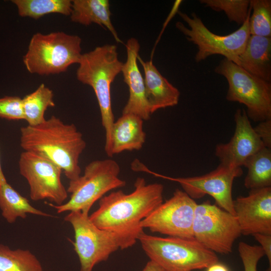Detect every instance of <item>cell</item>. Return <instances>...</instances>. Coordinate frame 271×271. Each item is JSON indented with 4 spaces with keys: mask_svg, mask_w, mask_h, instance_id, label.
Instances as JSON below:
<instances>
[{
    "mask_svg": "<svg viewBox=\"0 0 271 271\" xmlns=\"http://www.w3.org/2000/svg\"><path fill=\"white\" fill-rule=\"evenodd\" d=\"M134 187L129 194L118 190L104 196L99 200L98 209L89 216L99 229L120 236L128 248L134 244L144 232L142 221L163 202L161 184H147L144 178L139 177Z\"/></svg>",
    "mask_w": 271,
    "mask_h": 271,
    "instance_id": "obj_1",
    "label": "cell"
},
{
    "mask_svg": "<svg viewBox=\"0 0 271 271\" xmlns=\"http://www.w3.org/2000/svg\"><path fill=\"white\" fill-rule=\"evenodd\" d=\"M20 132L24 151L38 154L57 165L69 182L80 177L79 158L86 144L74 124L52 115L38 125L22 126Z\"/></svg>",
    "mask_w": 271,
    "mask_h": 271,
    "instance_id": "obj_2",
    "label": "cell"
},
{
    "mask_svg": "<svg viewBox=\"0 0 271 271\" xmlns=\"http://www.w3.org/2000/svg\"><path fill=\"white\" fill-rule=\"evenodd\" d=\"M78 64L77 79L91 87L95 93L105 132L104 150L107 156L111 157L110 136L114 118L110 86L116 76L121 72L123 63L118 58L116 46L106 44L82 54Z\"/></svg>",
    "mask_w": 271,
    "mask_h": 271,
    "instance_id": "obj_3",
    "label": "cell"
},
{
    "mask_svg": "<svg viewBox=\"0 0 271 271\" xmlns=\"http://www.w3.org/2000/svg\"><path fill=\"white\" fill-rule=\"evenodd\" d=\"M143 249L165 271H193L218 262L216 253L194 238L159 237L143 232L138 237Z\"/></svg>",
    "mask_w": 271,
    "mask_h": 271,
    "instance_id": "obj_4",
    "label": "cell"
},
{
    "mask_svg": "<svg viewBox=\"0 0 271 271\" xmlns=\"http://www.w3.org/2000/svg\"><path fill=\"white\" fill-rule=\"evenodd\" d=\"M81 43L78 36L63 32L37 33L23 56L24 64L32 74L48 75L65 72L72 64L79 63L82 54Z\"/></svg>",
    "mask_w": 271,
    "mask_h": 271,
    "instance_id": "obj_5",
    "label": "cell"
},
{
    "mask_svg": "<svg viewBox=\"0 0 271 271\" xmlns=\"http://www.w3.org/2000/svg\"><path fill=\"white\" fill-rule=\"evenodd\" d=\"M120 171L118 164L112 159L93 161L85 167L82 176L69 182L67 190L71 195L66 203L48 204L58 213L66 211L88 213L94 203L106 193L125 186L126 182L118 177Z\"/></svg>",
    "mask_w": 271,
    "mask_h": 271,
    "instance_id": "obj_6",
    "label": "cell"
},
{
    "mask_svg": "<svg viewBox=\"0 0 271 271\" xmlns=\"http://www.w3.org/2000/svg\"><path fill=\"white\" fill-rule=\"evenodd\" d=\"M250 12L241 26L227 35H219L211 32L194 13L189 17L185 13L178 12L189 28L180 22L176 23V27L186 36L189 41L197 46L198 51L195 58L197 62L217 54L223 55L225 58L238 65L239 57L250 35L249 28Z\"/></svg>",
    "mask_w": 271,
    "mask_h": 271,
    "instance_id": "obj_7",
    "label": "cell"
},
{
    "mask_svg": "<svg viewBox=\"0 0 271 271\" xmlns=\"http://www.w3.org/2000/svg\"><path fill=\"white\" fill-rule=\"evenodd\" d=\"M215 71L227 80L226 99L247 107L246 114L254 121L271 119V83L254 76L226 58Z\"/></svg>",
    "mask_w": 271,
    "mask_h": 271,
    "instance_id": "obj_8",
    "label": "cell"
},
{
    "mask_svg": "<svg viewBox=\"0 0 271 271\" xmlns=\"http://www.w3.org/2000/svg\"><path fill=\"white\" fill-rule=\"evenodd\" d=\"M64 219L74 230V249L79 259L80 271H92L95 265L106 261L118 249L128 248L120 236L96 227L87 213L71 211Z\"/></svg>",
    "mask_w": 271,
    "mask_h": 271,
    "instance_id": "obj_9",
    "label": "cell"
},
{
    "mask_svg": "<svg viewBox=\"0 0 271 271\" xmlns=\"http://www.w3.org/2000/svg\"><path fill=\"white\" fill-rule=\"evenodd\" d=\"M193 237L215 253L232 252L241 234L236 217L208 201L197 204L193 223Z\"/></svg>",
    "mask_w": 271,
    "mask_h": 271,
    "instance_id": "obj_10",
    "label": "cell"
},
{
    "mask_svg": "<svg viewBox=\"0 0 271 271\" xmlns=\"http://www.w3.org/2000/svg\"><path fill=\"white\" fill-rule=\"evenodd\" d=\"M197 204L186 192L177 189L170 199L142 221L141 226L169 236L194 238L193 223Z\"/></svg>",
    "mask_w": 271,
    "mask_h": 271,
    "instance_id": "obj_11",
    "label": "cell"
},
{
    "mask_svg": "<svg viewBox=\"0 0 271 271\" xmlns=\"http://www.w3.org/2000/svg\"><path fill=\"white\" fill-rule=\"evenodd\" d=\"M21 175L27 181L33 201L48 199L60 205L67 198L68 192L61 181L62 169L44 157L23 152L19 160Z\"/></svg>",
    "mask_w": 271,
    "mask_h": 271,
    "instance_id": "obj_12",
    "label": "cell"
},
{
    "mask_svg": "<svg viewBox=\"0 0 271 271\" xmlns=\"http://www.w3.org/2000/svg\"><path fill=\"white\" fill-rule=\"evenodd\" d=\"M145 172L178 182L193 199L209 195L214 199L218 207L235 216L232 190L234 180L242 175L241 168L220 164L216 169L206 174L187 178L167 177L151 171L148 168L145 169Z\"/></svg>",
    "mask_w": 271,
    "mask_h": 271,
    "instance_id": "obj_13",
    "label": "cell"
},
{
    "mask_svg": "<svg viewBox=\"0 0 271 271\" xmlns=\"http://www.w3.org/2000/svg\"><path fill=\"white\" fill-rule=\"evenodd\" d=\"M241 234H271V187L250 190L233 201Z\"/></svg>",
    "mask_w": 271,
    "mask_h": 271,
    "instance_id": "obj_14",
    "label": "cell"
},
{
    "mask_svg": "<svg viewBox=\"0 0 271 271\" xmlns=\"http://www.w3.org/2000/svg\"><path fill=\"white\" fill-rule=\"evenodd\" d=\"M234 120L233 137L228 143L217 145L215 155L220 164L241 168L251 156L265 146L252 127L244 110L236 111Z\"/></svg>",
    "mask_w": 271,
    "mask_h": 271,
    "instance_id": "obj_15",
    "label": "cell"
},
{
    "mask_svg": "<svg viewBox=\"0 0 271 271\" xmlns=\"http://www.w3.org/2000/svg\"><path fill=\"white\" fill-rule=\"evenodd\" d=\"M125 46L127 58L123 63L121 72L128 87L129 95L122 114H135L147 120L151 114L146 96L144 78L137 63L140 45L137 39L130 38Z\"/></svg>",
    "mask_w": 271,
    "mask_h": 271,
    "instance_id": "obj_16",
    "label": "cell"
},
{
    "mask_svg": "<svg viewBox=\"0 0 271 271\" xmlns=\"http://www.w3.org/2000/svg\"><path fill=\"white\" fill-rule=\"evenodd\" d=\"M137 58L144 71L146 96L151 114L177 105L180 94L179 90L161 74L152 60L144 61L139 55Z\"/></svg>",
    "mask_w": 271,
    "mask_h": 271,
    "instance_id": "obj_17",
    "label": "cell"
},
{
    "mask_svg": "<svg viewBox=\"0 0 271 271\" xmlns=\"http://www.w3.org/2000/svg\"><path fill=\"white\" fill-rule=\"evenodd\" d=\"M144 120L133 114H122L114 121L110 136L111 157L124 151L139 150L146 141Z\"/></svg>",
    "mask_w": 271,
    "mask_h": 271,
    "instance_id": "obj_18",
    "label": "cell"
},
{
    "mask_svg": "<svg viewBox=\"0 0 271 271\" xmlns=\"http://www.w3.org/2000/svg\"><path fill=\"white\" fill-rule=\"evenodd\" d=\"M271 38L250 35L238 66L249 74L271 80Z\"/></svg>",
    "mask_w": 271,
    "mask_h": 271,
    "instance_id": "obj_19",
    "label": "cell"
},
{
    "mask_svg": "<svg viewBox=\"0 0 271 271\" xmlns=\"http://www.w3.org/2000/svg\"><path fill=\"white\" fill-rule=\"evenodd\" d=\"M108 0L72 1L71 20L86 26L94 23L106 28L117 43H123L112 24Z\"/></svg>",
    "mask_w": 271,
    "mask_h": 271,
    "instance_id": "obj_20",
    "label": "cell"
},
{
    "mask_svg": "<svg viewBox=\"0 0 271 271\" xmlns=\"http://www.w3.org/2000/svg\"><path fill=\"white\" fill-rule=\"evenodd\" d=\"M0 209L4 218L11 223L15 222L18 218H25L28 214L45 217L51 216L32 206L26 198L8 182L0 185Z\"/></svg>",
    "mask_w": 271,
    "mask_h": 271,
    "instance_id": "obj_21",
    "label": "cell"
},
{
    "mask_svg": "<svg viewBox=\"0 0 271 271\" xmlns=\"http://www.w3.org/2000/svg\"><path fill=\"white\" fill-rule=\"evenodd\" d=\"M244 166L247 173L244 185L251 190L271 186V150L264 147L251 156Z\"/></svg>",
    "mask_w": 271,
    "mask_h": 271,
    "instance_id": "obj_22",
    "label": "cell"
},
{
    "mask_svg": "<svg viewBox=\"0 0 271 271\" xmlns=\"http://www.w3.org/2000/svg\"><path fill=\"white\" fill-rule=\"evenodd\" d=\"M53 96V91L42 83L34 92L22 98L24 120L28 125H36L46 120L44 114L47 108L55 106Z\"/></svg>",
    "mask_w": 271,
    "mask_h": 271,
    "instance_id": "obj_23",
    "label": "cell"
},
{
    "mask_svg": "<svg viewBox=\"0 0 271 271\" xmlns=\"http://www.w3.org/2000/svg\"><path fill=\"white\" fill-rule=\"evenodd\" d=\"M19 15L22 17L38 19L51 13L70 16L72 1L70 0H13Z\"/></svg>",
    "mask_w": 271,
    "mask_h": 271,
    "instance_id": "obj_24",
    "label": "cell"
},
{
    "mask_svg": "<svg viewBox=\"0 0 271 271\" xmlns=\"http://www.w3.org/2000/svg\"><path fill=\"white\" fill-rule=\"evenodd\" d=\"M0 271L43 270L39 260L29 250H14L0 244Z\"/></svg>",
    "mask_w": 271,
    "mask_h": 271,
    "instance_id": "obj_25",
    "label": "cell"
},
{
    "mask_svg": "<svg viewBox=\"0 0 271 271\" xmlns=\"http://www.w3.org/2000/svg\"><path fill=\"white\" fill-rule=\"evenodd\" d=\"M250 5L253 10L249 21L250 35L270 37L271 1L251 0Z\"/></svg>",
    "mask_w": 271,
    "mask_h": 271,
    "instance_id": "obj_26",
    "label": "cell"
},
{
    "mask_svg": "<svg viewBox=\"0 0 271 271\" xmlns=\"http://www.w3.org/2000/svg\"><path fill=\"white\" fill-rule=\"evenodd\" d=\"M205 5L216 11H223L230 21L242 24L251 10L248 0H201Z\"/></svg>",
    "mask_w": 271,
    "mask_h": 271,
    "instance_id": "obj_27",
    "label": "cell"
},
{
    "mask_svg": "<svg viewBox=\"0 0 271 271\" xmlns=\"http://www.w3.org/2000/svg\"><path fill=\"white\" fill-rule=\"evenodd\" d=\"M238 249L244 271H257L258 262L264 255L261 247L241 241L239 243Z\"/></svg>",
    "mask_w": 271,
    "mask_h": 271,
    "instance_id": "obj_28",
    "label": "cell"
},
{
    "mask_svg": "<svg viewBox=\"0 0 271 271\" xmlns=\"http://www.w3.org/2000/svg\"><path fill=\"white\" fill-rule=\"evenodd\" d=\"M0 117L8 120H24L22 98L18 96L1 98Z\"/></svg>",
    "mask_w": 271,
    "mask_h": 271,
    "instance_id": "obj_29",
    "label": "cell"
},
{
    "mask_svg": "<svg viewBox=\"0 0 271 271\" xmlns=\"http://www.w3.org/2000/svg\"><path fill=\"white\" fill-rule=\"evenodd\" d=\"M254 128L265 147H271V119L260 121Z\"/></svg>",
    "mask_w": 271,
    "mask_h": 271,
    "instance_id": "obj_30",
    "label": "cell"
},
{
    "mask_svg": "<svg viewBox=\"0 0 271 271\" xmlns=\"http://www.w3.org/2000/svg\"><path fill=\"white\" fill-rule=\"evenodd\" d=\"M252 236L260 244L264 255L267 258L269 267L266 271H271V234L256 233Z\"/></svg>",
    "mask_w": 271,
    "mask_h": 271,
    "instance_id": "obj_31",
    "label": "cell"
},
{
    "mask_svg": "<svg viewBox=\"0 0 271 271\" xmlns=\"http://www.w3.org/2000/svg\"><path fill=\"white\" fill-rule=\"evenodd\" d=\"M142 271H165L161 266L155 261H149Z\"/></svg>",
    "mask_w": 271,
    "mask_h": 271,
    "instance_id": "obj_32",
    "label": "cell"
},
{
    "mask_svg": "<svg viewBox=\"0 0 271 271\" xmlns=\"http://www.w3.org/2000/svg\"><path fill=\"white\" fill-rule=\"evenodd\" d=\"M206 271H229V270L225 265L217 262L208 266Z\"/></svg>",
    "mask_w": 271,
    "mask_h": 271,
    "instance_id": "obj_33",
    "label": "cell"
},
{
    "mask_svg": "<svg viewBox=\"0 0 271 271\" xmlns=\"http://www.w3.org/2000/svg\"><path fill=\"white\" fill-rule=\"evenodd\" d=\"M7 182V180L3 172L0 161V185H2Z\"/></svg>",
    "mask_w": 271,
    "mask_h": 271,
    "instance_id": "obj_34",
    "label": "cell"
}]
</instances>
